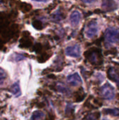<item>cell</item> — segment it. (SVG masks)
Returning a JSON list of instances; mask_svg holds the SVG:
<instances>
[{"instance_id": "12", "label": "cell", "mask_w": 119, "mask_h": 120, "mask_svg": "<svg viewBox=\"0 0 119 120\" xmlns=\"http://www.w3.org/2000/svg\"><path fill=\"white\" fill-rule=\"evenodd\" d=\"M44 117V113L40 110H36L33 112L31 120H39Z\"/></svg>"}, {"instance_id": "13", "label": "cell", "mask_w": 119, "mask_h": 120, "mask_svg": "<svg viewBox=\"0 0 119 120\" xmlns=\"http://www.w3.org/2000/svg\"><path fill=\"white\" fill-rule=\"evenodd\" d=\"M103 112L105 114L111 115L113 116H117L119 115V109L114 108V109H104Z\"/></svg>"}, {"instance_id": "14", "label": "cell", "mask_w": 119, "mask_h": 120, "mask_svg": "<svg viewBox=\"0 0 119 120\" xmlns=\"http://www.w3.org/2000/svg\"><path fill=\"white\" fill-rule=\"evenodd\" d=\"M85 96H86V94L83 92V90L81 91V92L78 91L75 95V102L79 103V102L83 101V99L85 98Z\"/></svg>"}, {"instance_id": "23", "label": "cell", "mask_w": 119, "mask_h": 120, "mask_svg": "<svg viewBox=\"0 0 119 120\" xmlns=\"http://www.w3.org/2000/svg\"><path fill=\"white\" fill-rule=\"evenodd\" d=\"M0 1H1V0H0Z\"/></svg>"}, {"instance_id": "4", "label": "cell", "mask_w": 119, "mask_h": 120, "mask_svg": "<svg viewBox=\"0 0 119 120\" xmlns=\"http://www.w3.org/2000/svg\"><path fill=\"white\" fill-rule=\"evenodd\" d=\"M98 32L97 22L95 20L90 21L87 25L86 29V36L89 39H93L97 36Z\"/></svg>"}, {"instance_id": "21", "label": "cell", "mask_w": 119, "mask_h": 120, "mask_svg": "<svg viewBox=\"0 0 119 120\" xmlns=\"http://www.w3.org/2000/svg\"><path fill=\"white\" fill-rule=\"evenodd\" d=\"M48 77H49V78H53V79H55V75H49V76H48Z\"/></svg>"}, {"instance_id": "7", "label": "cell", "mask_w": 119, "mask_h": 120, "mask_svg": "<svg viewBox=\"0 0 119 120\" xmlns=\"http://www.w3.org/2000/svg\"><path fill=\"white\" fill-rule=\"evenodd\" d=\"M67 82L70 85H72L73 86H79L82 83L81 79V77L78 73H74V74H72V75L68 76L67 77Z\"/></svg>"}, {"instance_id": "19", "label": "cell", "mask_w": 119, "mask_h": 120, "mask_svg": "<svg viewBox=\"0 0 119 120\" xmlns=\"http://www.w3.org/2000/svg\"><path fill=\"white\" fill-rule=\"evenodd\" d=\"M84 3H86V4H90V3H93V2H94L95 0H82Z\"/></svg>"}, {"instance_id": "3", "label": "cell", "mask_w": 119, "mask_h": 120, "mask_svg": "<svg viewBox=\"0 0 119 120\" xmlns=\"http://www.w3.org/2000/svg\"><path fill=\"white\" fill-rule=\"evenodd\" d=\"M101 96L105 99L112 100L115 96L114 87L110 84L106 83L101 88Z\"/></svg>"}, {"instance_id": "18", "label": "cell", "mask_w": 119, "mask_h": 120, "mask_svg": "<svg viewBox=\"0 0 119 120\" xmlns=\"http://www.w3.org/2000/svg\"><path fill=\"white\" fill-rule=\"evenodd\" d=\"M15 57H14V60L15 61H19V60H21L22 59L25 58V56L23 55H21V54H18V53H15Z\"/></svg>"}, {"instance_id": "1", "label": "cell", "mask_w": 119, "mask_h": 120, "mask_svg": "<svg viewBox=\"0 0 119 120\" xmlns=\"http://www.w3.org/2000/svg\"><path fill=\"white\" fill-rule=\"evenodd\" d=\"M84 56L93 65H101L103 63L102 51L96 47L87 50L84 53Z\"/></svg>"}, {"instance_id": "8", "label": "cell", "mask_w": 119, "mask_h": 120, "mask_svg": "<svg viewBox=\"0 0 119 120\" xmlns=\"http://www.w3.org/2000/svg\"><path fill=\"white\" fill-rule=\"evenodd\" d=\"M107 77L110 80L116 82L119 86V75L115 70V69H114L113 68H109V70H107Z\"/></svg>"}, {"instance_id": "10", "label": "cell", "mask_w": 119, "mask_h": 120, "mask_svg": "<svg viewBox=\"0 0 119 120\" xmlns=\"http://www.w3.org/2000/svg\"><path fill=\"white\" fill-rule=\"evenodd\" d=\"M10 91L15 96V97H18L21 95V90L20 88V85L18 82H15L14 83L11 89H10Z\"/></svg>"}, {"instance_id": "16", "label": "cell", "mask_w": 119, "mask_h": 120, "mask_svg": "<svg viewBox=\"0 0 119 120\" xmlns=\"http://www.w3.org/2000/svg\"><path fill=\"white\" fill-rule=\"evenodd\" d=\"M33 26L37 29V30H41L43 29V25H42V22L39 20H35L33 22Z\"/></svg>"}, {"instance_id": "9", "label": "cell", "mask_w": 119, "mask_h": 120, "mask_svg": "<svg viewBox=\"0 0 119 120\" xmlns=\"http://www.w3.org/2000/svg\"><path fill=\"white\" fill-rule=\"evenodd\" d=\"M81 20V14L78 11H74L70 15V22L72 26H77Z\"/></svg>"}, {"instance_id": "20", "label": "cell", "mask_w": 119, "mask_h": 120, "mask_svg": "<svg viewBox=\"0 0 119 120\" xmlns=\"http://www.w3.org/2000/svg\"><path fill=\"white\" fill-rule=\"evenodd\" d=\"M32 1H38V2H46L48 0H32Z\"/></svg>"}, {"instance_id": "2", "label": "cell", "mask_w": 119, "mask_h": 120, "mask_svg": "<svg viewBox=\"0 0 119 120\" xmlns=\"http://www.w3.org/2000/svg\"><path fill=\"white\" fill-rule=\"evenodd\" d=\"M105 38L108 44H114L119 41V30L109 27L105 31Z\"/></svg>"}, {"instance_id": "17", "label": "cell", "mask_w": 119, "mask_h": 120, "mask_svg": "<svg viewBox=\"0 0 119 120\" xmlns=\"http://www.w3.org/2000/svg\"><path fill=\"white\" fill-rule=\"evenodd\" d=\"M6 77V73L4 72V71L0 69V84H1L3 83Z\"/></svg>"}, {"instance_id": "5", "label": "cell", "mask_w": 119, "mask_h": 120, "mask_svg": "<svg viewBox=\"0 0 119 120\" xmlns=\"http://www.w3.org/2000/svg\"><path fill=\"white\" fill-rule=\"evenodd\" d=\"M102 8L105 12H111L117 9L118 5L114 0H102Z\"/></svg>"}, {"instance_id": "15", "label": "cell", "mask_w": 119, "mask_h": 120, "mask_svg": "<svg viewBox=\"0 0 119 120\" xmlns=\"http://www.w3.org/2000/svg\"><path fill=\"white\" fill-rule=\"evenodd\" d=\"M100 117V113L97 112V113H94V114H91L89 115L87 117V120H96L99 119Z\"/></svg>"}, {"instance_id": "22", "label": "cell", "mask_w": 119, "mask_h": 120, "mask_svg": "<svg viewBox=\"0 0 119 120\" xmlns=\"http://www.w3.org/2000/svg\"><path fill=\"white\" fill-rule=\"evenodd\" d=\"M118 98H119V94L118 95Z\"/></svg>"}, {"instance_id": "11", "label": "cell", "mask_w": 119, "mask_h": 120, "mask_svg": "<svg viewBox=\"0 0 119 120\" xmlns=\"http://www.w3.org/2000/svg\"><path fill=\"white\" fill-rule=\"evenodd\" d=\"M51 18L55 22H58V21L62 20L63 18H65L64 15H63V12L60 9H58L57 11H55V13H53L52 14Z\"/></svg>"}, {"instance_id": "6", "label": "cell", "mask_w": 119, "mask_h": 120, "mask_svg": "<svg viewBox=\"0 0 119 120\" xmlns=\"http://www.w3.org/2000/svg\"><path fill=\"white\" fill-rule=\"evenodd\" d=\"M65 53L67 56L74 58H79L81 54V49L78 44L67 46L65 49Z\"/></svg>"}]
</instances>
